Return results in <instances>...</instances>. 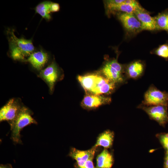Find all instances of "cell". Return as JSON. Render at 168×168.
Segmentation results:
<instances>
[{
    "label": "cell",
    "mask_w": 168,
    "mask_h": 168,
    "mask_svg": "<svg viewBox=\"0 0 168 168\" xmlns=\"http://www.w3.org/2000/svg\"><path fill=\"white\" fill-rule=\"evenodd\" d=\"M9 44V54L15 60L24 61L32 53L35 48L31 39L18 38L14 29L8 28L6 30Z\"/></svg>",
    "instance_id": "cell-1"
},
{
    "label": "cell",
    "mask_w": 168,
    "mask_h": 168,
    "mask_svg": "<svg viewBox=\"0 0 168 168\" xmlns=\"http://www.w3.org/2000/svg\"><path fill=\"white\" fill-rule=\"evenodd\" d=\"M31 114V111L28 108L22 106L15 119L10 124L11 138L15 143H21L20 132L24 127L31 124H37Z\"/></svg>",
    "instance_id": "cell-2"
},
{
    "label": "cell",
    "mask_w": 168,
    "mask_h": 168,
    "mask_svg": "<svg viewBox=\"0 0 168 168\" xmlns=\"http://www.w3.org/2000/svg\"><path fill=\"white\" fill-rule=\"evenodd\" d=\"M125 67L119 63L117 58L106 62L102 68L103 76L116 84L124 82L127 79Z\"/></svg>",
    "instance_id": "cell-3"
},
{
    "label": "cell",
    "mask_w": 168,
    "mask_h": 168,
    "mask_svg": "<svg viewBox=\"0 0 168 168\" xmlns=\"http://www.w3.org/2000/svg\"><path fill=\"white\" fill-rule=\"evenodd\" d=\"M105 4L108 14L117 12L134 14L137 11L145 10L135 0H107Z\"/></svg>",
    "instance_id": "cell-4"
},
{
    "label": "cell",
    "mask_w": 168,
    "mask_h": 168,
    "mask_svg": "<svg viewBox=\"0 0 168 168\" xmlns=\"http://www.w3.org/2000/svg\"><path fill=\"white\" fill-rule=\"evenodd\" d=\"M141 104L145 106L161 105L168 107V92L160 91L151 85L145 93Z\"/></svg>",
    "instance_id": "cell-5"
},
{
    "label": "cell",
    "mask_w": 168,
    "mask_h": 168,
    "mask_svg": "<svg viewBox=\"0 0 168 168\" xmlns=\"http://www.w3.org/2000/svg\"><path fill=\"white\" fill-rule=\"evenodd\" d=\"M139 107L143 110L152 119L164 126L168 122V106L161 105L145 106L141 104Z\"/></svg>",
    "instance_id": "cell-6"
},
{
    "label": "cell",
    "mask_w": 168,
    "mask_h": 168,
    "mask_svg": "<svg viewBox=\"0 0 168 168\" xmlns=\"http://www.w3.org/2000/svg\"><path fill=\"white\" fill-rule=\"evenodd\" d=\"M22 107L16 99L10 100L0 110V121H7L10 124L14 120Z\"/></svg>",
    "instance_id": "cell-7"
},
{
    "label": "cell",
    "mask_w": 168,
    "mask_h": 168,
    "mask_svg": "<svg viewBox=\"0 0 168 168\" xmlns=\"http://www.w3.org/2000/svg\"><path fill=\"white\" fill-rule=\"evenodd\" d=\"M118 17L128 33L135 34L142 31L141 23L134 14L122 12Z\"/></svg>",
    "instance_id": "cell-8"
},
{
    "label": "cell",
    "mask_w": 168,
    "mask_h": 168,
    "mask_svg": "<svg viewBox=\"0 0 168 168\" xmlns=\"http://www.w3.org/2000/svg\"><path fill=\"white\" fill-rule=\"evenodd\" d=\"M39 76L46 82L50 92H52L59 76L58 68L55 61H53L46 68L40 70Z\"/></svg>",
    "instance_id": "cell-9"
},
{
    "label": "cell",
    "mask_w": 168,
    "mask_h": 168,
    "mask_svg": "<svg viewBox=\"0 0 168 168\" xmlns=\"http://www.w3.org/2000/svg\"><path fill=\"white\" fill-rule=\"evenodd\" d=\"M111 98L109 97L92 94H88L84 97L81 102V105L86 109H93L102 105L109 104L111 102Z\"/></svg>",
    "instance_id": "cell-10"
},
{
    "label": "cell",
    "mask_w": 168,
    "mask_h": 168,
    "mask_svg": "<svg viewBox=\"0 0 168 168\" xmlns=\"http://www.w3.org/2000/svg\"><path fill=\"white\" fill-rule=\"evenodd\" d=\"M141 25V30H159L155 17L151 16L146 10L138 11L134 14Z\"/></svg>",
    "instance_id": "cell-11"
},
{
    "label": "cell",
    "mask_w": 168,
    "mask_h": 168,
    "mask_svg": "<svg viewBox=\"0 0 168 168\" xmlns=\"http://www.w3.org/2000/svg\"><path fill=\"white\" fill-rule=\"evenodd\" d=\"M116 86V84L99 75L95 87L91 94L97 95L110 94L114 91Z\"/></svg>",
    "instance_id": "cell-12"
},
{
    "label": "cell",
    "mask_w": 168,
    "mask_h": 168,
    "mask_svg": "<svg viewBox=\"0 0 168 168\" xmlns=\"http://www.w3.org/2000/svg\"><path fill=\"white\" fill-rule=\"evenodd\" d=\"M49 58V55L45 51L40 49L34 51L24 62L29 63L32 67L38 70H41Z\"/></svg>",
    "instance_id": "cell-13"
},
{
    "label": "cell",
    "mask_w": 168,
    "mask_h": 168,
    "mask_svg": "<svg viewBox=\"0 0 168 168\" xmlns=\"http://www.w3.org/2000/svg\"><path fill=\"white\" fill-rule=\"evenodd\" d=\"M96 147H93L86 150H81L74 148L71 149L69 155L77 161L78 168H82L87 160L95 155Z\"/></svg>",
    "instance_id": "cell-14"
},
{
    "label": "cell",
    "mask_w": 168,
    "mask_h": 168,
    "mask_svg": "<svg viewBox=\"0 0 168 168\" xmlns=\"http://www.w3.org/2000/svg\"><path fill=\"white\" fill-rule=\"evenodd\" d=\"M145 69L144 63L139 60L131 62L125 66V74L127 78L137 79L143 74Z\"/></svg>",
    "instance_id": "cell-15"
},
{
    "label": "cell",
    "mask_w": 168,
    "mask_h": 168,
    "mask_svg": "<svg viewBox=\"0 0 168 168\" xmlns=\"http://www.w3.org/2000/svg\"><path fill=\"white\" fill-rule=\"evenodd\" d=\"M98 76L96 74H89L79 76L77 79L85 91L91 93L95 87Z\"/></svg>",
    "instance_id": "cell-16"
},
{
    "label": "cell",
    "mask_w": 168,
    "mask_h": 168,
    "mask_svg": "<svg viewBox=\"0 0 168 168\" xmlns=\"http://www.w3.org/2000/svg\"><path fill=\"white\" fill-rule=\"evenodd\" d=\"M96 168H111L114 163L112 155L105 149L96 157Z\"/></svg>",
    "instance_id": "cell-17"
},
{
    "label": "cell",
    "mask_w": 168,
    "mask_h": 168,
    "mask_svg": "<svg viewBox=\"0 0 168 168\" xmlns=\"http://www.w3.org/2000/svg\"><path fill=\"white\" fill-rule=\"evenodd\" d=\"M114 137L113 132L109 130H106L99 135L93 147L96 148L98 146H101L105 149L109 148L113 144Z\"/></svg>",
    "instance_id": "cell-18"
},
{
    "label": "cell",
    "mask_w": 168,
    "mask_h": 168,
    "mask_svg": "<svg viewBox=\"0 0 168 168\" xmlns=\"http://www.w3.org/2000/svg\"><path fill=\"white\" fill-rule=\"evenodd\" d=\"M51 2L45 1L38 4L34 9L35 12L40 15L47 21H49L51 19L50 11V5Z\"/></svg>",
    "instance_id": "cell-19"
},
{
    "label": "cell",
    "mask_w": 168,
    "mask_h": 168,
    "mask_svg": "<svg viewBox=\"0 0 168 168\" xmlns=\"http://www.w3.org/2000/svg\"><path fill=\"white\" fill-rule=\"evenodd\" d=\"M155 17L159 30L168 32V11L159 13Z\"/></svg>",
    "instance_id": "cell-20"
},
{
    "label": "cell",
    "mask_w": 168,
    "mask_h": 168,
    "mask_svg": "<svg viewBox=\"0 0 168 168\" xmlns=\"http://www.w3.org/2000/svg\"><path fill=\"white\" fill-rule=\"evenodd\" d=\"M152 53L166 60L168 59V44L166 43L160 45L153 51Z\"/></svg>",
    "instance_id": "cell-21"
},
{
    "label": "cell",
    "mask_w": 168,
    "mask_h": 168,
    "mask_svg": "<svg viewBox=\"0 0 168 168\" xmlns=\"http://www.w3.org/2000/svg\"><path fill=\"white\" fill-rule=\"evenodd\" d=\"M159 139L161 144L165 149L166 151L168 150V133L161 135Z\"/></svg>",
    "instance_id": "cell-22"
},
{
    "label": "cell",
    "mask_w": 168,
    "mask_h": 168,
    "mask_svg": "<svg viewBox=\"0 0 168 168\" xmlns=\"http://www.w3.org/2000/svg\"><path fill=\"white\" fill-rule=\"evenodd\" d=\"M94 155L91 156L86 162L82 168H96L94 167L93 162Z\"/></svg>",
    "instance_id": "cell-23"
},
{
    "label": "cell",
    "mask_w": 168,
    "mask_h": 168,
    "mask_svg": "<svg viewBox=\"0 0 168 168\" xmlns=\"http://www.w3.org/2000/svg\"><path fill=\"white\" fill-rule=\"evenodd\" d=\"M60 9L59 4L56 3L51 2L50 5V11L51 12H58Z\"/></svg>",
    "instance_id": "cell-24"
},
{
    "label": "cell",
    "mask_w": 168,
    "mask_h": 168,
    "mask_svg": "<svg viewBox=\"0 0 168 168\" xmlns=\"http://www.w3.org/2000/svg\"><path fill=\"white\" fill-rule=\"evenodd\" d=\"M164 168H168V154H166L164 161Z\"/></svg>",
    "instance_id": "cell-25"
},
{
    "label": "cell",
    "mask_w": 168,
    "mask_h": 168,
    "mask_svg": "<svg viewBox=\"0 0 168 168\" xmlns=\"http://www.w3.org/2000/svg\"><path fill=\"white\" fill-rule=\"evenodd\" d=\"M0 168H12L11 164H7L6 165H1Z\"/></svg>",
    "instance_id": "cell-26"
},
{
    "label": "cell",
    "mask_w": 168,
    "mask_h": 168,
    "mask_svg": "<svg viewBox=\"0 0 168 168\" xmlns=\"http://www.w3.org/2000/svg\"><path fill=\"white\" fill-rule=\"evenodd\" d=\"M167 154H168V150L166 151Z\"/></svg>",
    "instance_id": "cell-27"
}]
</instances>
